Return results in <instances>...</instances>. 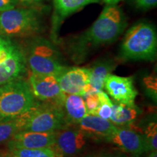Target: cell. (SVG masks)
<instances>
[{
    "instance_id": "6da1fadb",
    "label": "cell",
    "mask_w": 157,
    "mask_h": 157,
    "mask_svg": "<svg viewBox=\"0 0 157 157\" xmlns=\"http://www.w3.org/2000/svg\"><path fill=\"white\" fill-rule=\"evenodd\" d=\"M127 26L123 10L118 5H106L90 28L68 41V53L76 63H81L97 49L116 42Z\"/></svg>"
},
{
    "instance_id": "7a4b0ae2",
    "label": "cell",
    "mask_w": 157,
    "mask_h": 157,
    "mask_svg": "<svg viewBox=\"0 0 157 157\" xmlns=\"http://www.w3.org/2000/svg\"><path fill=\"white\" fill-rule=\"evenodd\" d=\"M157 54L156 28L148 21L135 23L125 33L118 60H154Z\"/></svg>"
},
{
    "instance_id": "3957f363",
    "label": "cell",
    "mask_w": 157,
    "mask_h": 157,
    "mask_svg": "<svg viewBox=\"0 0 157 157\" xmlns=\"http://www.w3.org/2000/svg\"><path fill=\"white\" fill-rule=\"evenodd\" d=\"M44 24V13L34 6L0 12V34L7 38L36 36Z\"/></svg>"
},
{
    "instance_id": "277c9868",
    "label": "cell",
    "mask_w": 157,
    "mask_h": 157,
    "mask_svg": "<svg viewBox=\"0 0 157 157\" xmlns=\"http://www.w3.org/2000/svg\"><path fill=\"white\" fill-rule=\"evenodd\" d=\"M23 52L32 73L58 76L67 67L56 44L43 37L33 39L26 52Z\"/></svg>"
},
{
    "instance_id": "5b68a950",
    "label": "cell",
    "mask_w": 157,
    "mask_h": 157,
    "mask_svg": "<svg viewBox=\"0 0 157 157\" xmlns=\"http://www.w3.org/2000/svg\"><path fill=\"white\" fill-rule=\"evenodd\" d=\"M35 103L29 83L25 80L19 78L0 87V114L5 119L22 114Z\"/></svg>"
},
{
    "instance_id": "8992f818",
    "label": "cell",
    "mask_w": 157,
    "mask_h": 157,
    "mask_svg": "<svg viewBox=\"0 0 157 157\" xmlns=\"http://www.w3.org/2000/svg\"><path fill=\"white\" fill-rule=\"evenodd\" d=\"M28 119L23 130L38 132H56L67 123L63 108L58 104L36 102L27 111Z\"/></svg>"
},
{
    "instance_id": "52a82bcc",
    "label": "cell",
    "mask_w": 157,
    "mask_h": 157,
    "mask_svg": "<svg viewBox=\"0 0 157 157\" xmlns=\"http://www.w3.org/2000/svg\"><path fill=\"white\" fill-rule=\"evenodd\" d=\"M29 83L33 95L39 101L63 106L65 94L60 89L56 75L31 72Z\"/></svg>"
},
{
    "instance_id": "ba28073f",
    "label": "cell",
    "mask_w": 157,
    "mask_h": 157,
    "mask_svg": "<svg viewBox=\"0 0 157 157\" xmlns=\"http://www.w3.org/2000/svg\"><path fill=\"white\" fill-rule=\"evenodd\" d=\"M87 138L76 124H66L56 131L55 143L52 147L63 156H71L84 148Z\"/></svg>"
},
{
    "instance_id": "9c48e42d",
    "label": "cell",
    "mask_w": 157,
    "mask_h": 157,
    "mask_svg": "<svg viewBox=\"0 0 157 157\" xmlns=\"http://www.w3.org/2000/svg\"><path fill=\"white\" fill-rule=\"evenodd\" d=\"M106 142L117 146L119 149L133 156H140L147 152L144 135L138 129L127 127H117Z\"/></svg>"
},
{
    "instance_id": "30bf717a",
    "label": "cell",
    "mask_w": 157,
    "mask_h": 157,
    "mask_svg": "<svg viewBox=\"0 0 157 157\" xmlns=\"http://www.w3.org/2000/svg\"><path fill=\"white\" fill-rule=\"evenodd\" d=\"M26 61L23 51L10 42L7 54L0 60V86L19 79L25 72Z\"/></svg>"
},
{
    "instance_id": "8fae6325",
    "label": "cell",
    "mask_w": 157,
    "mask_h": 157,
    "mask_svg": "<svg viewBox=\"0 0 157 157\" xmlns=\"http://www.w3.org/2000/svg\"><path fill=\"white\" fill-rule=\"evenodd\" d=\"M101 0H53V11L51 19L50 38L52 42H58L60 27L67 17L90 4Z\"/></svg>"
},
{
    "instance_id": "7c38bea8",
    "label": "cell",
    "mask_w": 157,
    "mask_h": 157,
    "mask_svg": "<svg viewBox=\"0 0 157 157\" xmlns=\"http://www.w3.org/2000/svg\"><path fill=\"white\" fill-rule=\"evenodd\" d=\"M104 89L117 103L134 105L137 91L132 77L109 74L104 82Z\"/></svg>"
},
{
    "instance_id": "4fadbf2b",
    "label": "cell",
    "mask_w": 157,
    "mask_h": 157,
    "mask_svg": "<svg viewBox=\"0 0 157 157\" xmlns=\"http://www.w3.org/2000/svg\"><path fill=\"white\" fill-rule=\"evenodd\" d=\"M56 132H38L22 130L8 140L10 150L16 148L42 149L50 148L55 143Z\"/></svg>"
},
{
    "instance_id": "5bb4252c",
    "label": "cell",
    "mask_w": 157,
    "mask_h": 157,
    "mask_svg": "<svg viewBox=\"0 0 157 157\" xmlns=\"http://www.w3.org/2000/svg\"><path fill=\"white\" fill-rule=\"evenodd\" d=\"M57 77L64 94L81 95L84 87L90 83V71L84 67H66Z\"/></svg>"
},
{
    "instance_id": "9a60e30c",
    "label": "cell",
    "mask_w": 157,
    "mask_h": 157,
    "mask_svg": "<svg viewBox=\"0 0 157 157\" xmlns=\"http://www.w3.org/2000/svg\"><path fill=\"white\" fill-rule=\"evenodd\" d=\"M76 124L87 137L105 141L115 132L117 127L110 120L92 114H87Z\"/></svg>"
},
{
    "instance_id": "2e32d148",
    "label": "cell",
    "mask_w": 157,
    "mask_h": 157,
    "mask_svg": "<svg viewBox=\"0 0 157 157\" xmlns=\"http://www.w3.org/2000/svg\"><path fill=\"white\" fill-rule=\"evenodd\" d=\"M117 66V60L111 58L100 59L93 63L88 68L90 71V84L97 90H103L105 78L112 73Z\"/></svg>"
},
{
    "instance_id": "e0dca14e",
    "label": "cell",
    "mask_w": 157,
    "mask_h": 157,
    "mask_svg": "<svg viewBox=\"0 0 157 157\" xmlns=\"http://www.w3.org/2000/svg\"><path fill=\"white\" fill-rule=\"evenodd\" d=\"M63 108L68 124H77L88 114L84 98L78 94H65Z\"/></svg>"
},
{
    "instance_id": "ac0fdd59",
    "label": "cell",
    "mask_w": 157,
    "mask_h": 157,
    "mask_svg": "<svg viewBox=\"0 0 157 157\" xmlns=\"http://www.w3.org/2000/svg\"><path fill=\"white\" fill-rule=\"evenodd\" d=\"M141 113L138 107L134 105L116 103L113 105L112 114L109 120L117 127H127L133 124Z\"/></svg>"
},
{
    "instance_id": "d6986e66",
    "label": "cell",
    "mask_w": 157,
    "mask_h": 157,
    "mask_svg": "<svg viewBox=\"0 0 157 157\" xmlns=\"http://www.w3.org/2000/svg\"><path fill=\"white\" fill-rule=\"evenodd\" d=\"M26 123V115L22 114L13 118H5L0 121V143L9 140L17 132L22 131Z\"/></svg>"
},
{
    "instance_id": "ffe728a7",
    "label": "cell",
    "mask_w": 157,
    "mask_h": 157,
    "mask_svg": "<svg viewBox=\"0 0 157 157\" xmlns=\"http://www.w3.org/2000/svg\"><path fill=\"white\" fill-rule=\"evenodd\" d=\"M144 138L147 152L157 150V124L156 122H150L145 129Z\"/></svg>"
},
{
    "instance_id": "44dd1931",
    "label": "cell",
    "mask_w": 157,
    "mask_h": 157,
    "mask_svg": "<svg viewBox=\"0 0 157 157\" xmlns=\"http://www.w3.org/2000/svg\"><path fill=\"white\" fill-rule=\"evenodd\" d=\"M98 91L88 93L83 97L88 114L95 115L96 111L101 105L99 96H98Z\"/></svg>"
},
{
    "instance_id": "7402d4cb",
    "label": "cell",
    "mask_w": 157,
    "mask_h": 157,
    "mask_svg": "<svg viewBox=\"0 0 157 157\" xmlns=\"http://www.w3.org/2000/svg\"><path fill=\"white\" fill-rule=\"evenodd\" d=\"M46 148L12 149V150H10V151L7 157H38Z\"/></svg>"
},
{
    "instance_id": "603a6c76",
    "label": "cell",
    "mask_w": 157,
    "mask_h": 157,
    "mask_svg": "<svg viewBox=\"0 0 157 157\" xmlns=\"http://www.w3.org/2000/svg\"><path fill=\"white\" fill-rule=\"evenodd\" d=\"M113 105V103L111 101L102 103L96 111L95 115L98 116V117L103 118L104 119L109 120L111 114H112Z\"/></svg>"
},
{
    "instance_id": "cb8c5ba5",
    "label": "cell",
    "mask_w": 157,
    "mask_h": 157,
    "mask_svg": "<svg viewBox=\"0 0 157 157\" xmlns=\"http://www.w3.org/2000/svg\"><path fill=\"white\" fill-rule=\"evenodd\" d=\"M135 8L140 10H148L157 6V0H131Z\"/></svg>"
},
{
    "instance_id": "d4e9b609",
    "label": "cell",
    "mask_w": 157,
    "mask_h": 157,
    "mask_svg": "<svg viewBox=\"0 0 157 157\" xmlns=\"http://www.w3.org/2000/svg\"><path fill=\"white\" fill-rule=\"evenodd\" d=\"M11 41L0 34V60L7 54Z\"/></svg>"
},
{
    "instance_id": "484cf974",
    "label": "cell",
    "mask_w": 157,
    "mask_h": 157,
    "mask_svg": "<svg viewBox=\"0 0 157 157\" xmlns=\"http://www.w3.org/2000/svg\"><path fill=\"white\" fill-rule=\"evenodd\" d=\"M19 2V0H0V12L15 8Z\"/></svg>"
},
{
    "instance_id": "4316f807",
    "label": "cell",
    "mask_w": 157,
    "mask_h": 157,
    "mask_svg": "<svg viewBox=\"0 0 157 157\" xmlns=\"http://www.w3.org/2000/svg\"><path fill=\"white\" fill-rule=\"evenodd\" d=\"M147 89L149 90L150 93L153 94V95L156 97V78L154 76H149L146 79H145Z\"/></svg>"
},
{
    "instance_id": "83f0119b",
    "label": "cell",
    "mask_w": 157,
    "mask_h": 157,
    "mask_svg": "<svg viewBox=\"0 0 157 157\" xmlns=\"http://www.w3.org/2000/svg\"><path fill=\"white\" fill-rule=\"evenodd\" d=\"M38 157H63L56 151L52 147L47 148Z\"/></svg>"
},
{
    "instance_id": "f1b7e54d",
    "label": "cell",
    "mask_w": 157,
    "mask_h": 157,
    "mask_svg": "<svg viewBox=\"0 0 157 157\" xmlns=\"http://www.w3.org/2000/svg\"><path fill=\"white\" fill-rule=\"evenodd\" d=\"M46 0H19L20 2H22L27 5H37L44 2Z\"/></svg>"
},
{
    "instance_id": "f546056e",
    "label": "cell",
    "mask_w": 157,
    "mask_h": 157,
    "mask_svg": "<svg viewBox=\"0 0 157 157\" xmlns=\"http://www.w3.org/2000/svg\"><path fill=\"white\" fill-rule=\"evenodd\" d=\"M123 0H101L106 5H117L119 2Z\"/></svg>"
},
{
    "instance_id": "4dcf8cb0",
    "label": "cell",
    "mask_w": 157,
    "mask_h": 157,
    "mask_svg": "<svg viewBox=\"0 0 157 157\" xmlns=\"http://www.w3.org/2000/svg\"><path fill=\"white\" fill-rule=\"evenodd\" d=\"M84 157H115V156H112L110 154H93V155H88V156H84ZM117 157V156H116Z\"/></svg>"
},
{
    "instance_id": "1f68e13d",
    "label": "cell",
    "mask_w": 157,
    "mask_h": 157,
    "mask_svg": "<svg viewBox=\"0 0 157 157\" xmlns=\"http://www.w3.org/2000/svg\"><path fill=\"white\" fill-rule=\"evenodd\" d=\"M147 157H157L156 151H151V153Z\"/></svg>"
},
{
    "instance_id": "d6a6232c",
    "label": "cell",
    "mask_w": 157,
    "mask_h": 157,
    "mask_svg": "<svg viewBox=\"0 0 157 157\" xmlns=\"http://www.w3.org/2000/svg\"><path fill=\"white\" fill-rule=\"evenodd\" d=\"M5 119V118H4V117H2V116L0 114V121H2V119Z\"/></svg>"
},
{
    "instance_id": "836d02e7",
    "label": "cell",
    "mask_w": 157,
    "mask_h": 157,
    "mask_svg": "<svg viewBox=\"0 0 157 157\" xmlns=\"http://www.w3.org/2000/svg\"><path fill=\"white\" fill-rule=\"evenodd\" d=\"M117 157H118V156H117ZM119 157H120V156H119Z\"/></svg>"
}]
</instances>
